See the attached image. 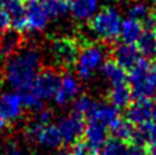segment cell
<instances>
[{"instance_id": "6da1fadb", "label": "cell", "mask_w": 156, "mask_h": 155, "mask_svg": "<svg viewBox=\"0 0 156 155\" xmlns=\"http://www.w3.org/2000/svg\"><path fill=\"white\" fill-rule=\"evenodd\" d=\"M41 70V54L34 45H22L4 63V79L20 93L30 89Z\"/></svg>"}, {"instance_id": "7a4b0ae2", "label": "cell", "mask_w": 156, "mask_h": 155, "mask_svg": "<svg viewBox=\"0 0 156 155\" xmlns=\"http://www.w3.org/2000/svg\"><path fill=\"white\" fill-rule=\"evenodd\" d=\"M112 45L107 43H94L90 40H80V52L75 66L76 74L80 79H89L94 75L98 67H102L106 54L110 53Z\"/></svg>"}, {"instance_id": "3957f363", "label": "cell", "mask_w": 156, "mask_h": 155, "mask_svg": "<svg viewBox=\"0 0 156 155\" xmlns=\"http://www.w3.org/2000/svg\"><path fill=\"white\" fill-rule=\"evenodd\" d=\"M80 52V40L76 38L62 35L51 39L49 54L54 63V67L65 73H70L75 69Z\"/></svg>"}, {"instance_id": "277c9868", "label": "cell", "mask_w": 156, "mask_h": 155, "mask_svg": "<svg viewBox=\"0 0 156 155\" xmlns=\"http://www.w3.org/2000/svg\"><path fill=\"white\" fill-rule=\"evenodd\" d=\"M88 26L105 43H114L120 36V16L112 7L102 8L97 14L89 18Z\"/></svg>"}, {"instance_id": "5b68a950", "label": "cell", "mask_w": 156, "mask_h": 155, "mask_svg": "<svg viewBox=\"0 0 156 155\" xmlns=\"http://www.w3.org/2000/svg\"><path fill=\"white\" fill-rule=\"evenodd\" d=\"M152 62L151 59L141 58V61L128 71V84L132 89V96L134 99L152 98L156 91L151 78Z\"/></svg>"}, {"instance_id": "8992f818", "label": "cell", "mask_w": 156, "mask_h": 155, "mask_svg": "<svg viewBox=\"0 0 156 155\" xmlns=\"http://www.w3.org/2000/svg\"><path fill=\"white\" fill-rule=\"evenodd\" d=\"M61 80H62L61 70L55 67L41 69L40 73L36 76L34 84L31 85L30 91L37 98H40L41 101L54 98L55 93H57L58 88L61 85Z\"/></svg>"}, {"instance_id": "52a82bcc", "label": "cell", "mask_w": 156, "mask_h": 155, "mask_svg": "<svg viewBox=\"0 0 156 155\" xmlns=\"http://www.w3.org/2000/svg\"><path fill=\"white\" fill-rule=\"evenodd\" d=\"M85 127H87L85 116L77 114L75 111H71L70 114L65 115L59 120V124H58V128L63 138V143L72 145L77 140L83 138L85 132Z\"/></svg>"}, {"instance_id": "ba28073f", "label": "cell", "mask_w": 156, "mask_h": 155, "mask_svg": "<svg viewBox=\"0 0 156 155\" xmlns=\"http://www.w3.org/2000/svg\"><path fill=\"white\" fill-rule=\"evenodd\" d=\"M155 114V102L152 98L146 99H136L126 107L125 118L130 121L133 125H142L154 121Z\"/></svg>"}, {"instance_id": "9c48e42d", "label": "cell", "mask_w": 156, "mask_h": 155, "mask_svg": "<svg viewBox=\"0 0 156 155\" xmlns=\"http://www.w3.org/2000/svg\"><path fill=\"white\" fill-rule=\"evenodd\" d=\"M110 58H112L126 73L130 71L141 61L142 56L136 44H115L110 49Z\"/></svg>"}, {"instance_id": "30bf717a", "label": "cell", "mask_w": 156, "mask_h": 155, "mask_svg": "<svg viewBox=\"0 0 156 155\" xmlns=\"http://www.w3.org/2000/svg\"><path fill=\"white\" fill-rule=\"evenodd\" d=\"M25 2V16L27 30L40 31L48 23L49 16L41 0H23Z\"/></svg>"}, {"instance_id": "8fae6325", "label": "cell", "mask_w": 156, "mask_h": 155, "mask_svg": "<svg viewBox=\"0 0 156 155\" xmlns=\"http://www.w3.org/2000/svg\"><path fill=\"white\" fill-rule=\"evenodd\" d=\"M23 109L25 106L23 101H22V96L18 92L5 93L0 98V111L3 113L8 121L18 120L22 116Z\"/></svg>"}, {"instance_id": "7c38bea8", "label": "cell", "mask_w": 156, "mask_h": 155, "mask_svg": "<svg viewBox=\"0 0 156 155\" xmlns=\"http://www.w3.org/2000/svg\"><path fill=\"white\" fill-rule=\"evenodd\" d=\"M80 85L76 78L70 73H65L62 74V80H61V85L54 96V101L59 106H66L69 102L74 101L77 97Z\"/></svg>"}, {"instance_id": "4fadbf2b", "label": "cell", "mask_w": 156, "mask_h": 155, "mask_svg": "<svg viewBox=\"0 0 156 155\" xmlns=\"http://www.w3.org/2000/svg\"><path fill=\"white\" fill-rule=\"evenodd\" d=\"M87 118L88 121L101 124L106 127V128H108L119 118V109L115 107L114 105H111L110 102H101V103L96 102L93 110L89 113Z\"/></svg>"}, {"instance_id": "5bb4252c", "label": "cell", "mask_w": 156, "mask_h": 155, "mask_svg": "<svg viewBox=\"0 0 156 155\" xmlns=\"http://www.w3.org/2000/svg\"><path fill=\"white\" fill-rule=\"evenodd\" d=\"M107 129L108 128H106V127L97 123H92V121H88V124L85 127L84 140L97 154L102 150V147L106 145V142L108 140Z\"/></svg>"}, {"instance_id": "9a60e30c", "label": "cell", "mask_w": 156, "mask_h": 155, "mask_svg": "<svg viewBox=\"0 0 156 155\" xmlns=\"http://www.w3.org/2000/svg\"><path fill=\"white\" fill-rule=\"evenodd\" d=\"M144 30V22L141 20L128 17L121 22L120 29V39L125 44H136L138 39L141 38L142 32Z\"/></svg>"}, {"instance_id": "2e32d148", "label": "cell", "mask_w": 156, "mask_h": 155, "mask_svg": "<svg viewBox=\"0 0 156 155\" xmlns=\"http://www.w3.org/2000/svg\"><path fill=\"white\" fill-rule=\"evenodd\" d=\"M132 98V89L126 81L111 85L107 93V102L114 105L118 109H126L130 105Z\"/></svg>"}, {"instance_id": "e0dca14e", "label": "cell", "mask_w": 156, "mask_h": 155, "mask_svg": "<svg viewBox=\"0 0 156 155\" xmlns=\"http://www.w3.org/2000/svg\"><path fill=\"white\" fill-rule=\"evenodd\" d=\"M22 47L21 32L14 29H8L0 34V56L8 58Z\"/></svg>"}, {"instance_id": "ac0fdd59", "label": "cell", "mask_w": 156, "mask_h": 155, "mask_svg": "<svg viewBox=\"0 0 156 155\" xmlns=\"http://www.w3.org/2000/svg\"><path fill=\"white\" fill-rule=\"evenodd\" d=\"M139 53L143 58L152 59L156 57V30L152 27L144 26L141 38L136 43Z\"/></svg>"}, {"instance_id": "d6986e66", "label": "cell", "mask_w": 156, "mask_h": 155, "mask_svg": "<svg viewBox=\"0 0 156 155\" xmlns=\"http://www.w3.org/2000/svg\"><path fill=\"white\" fill-rule=\"evenodd\" d=\"M136 125H133L126 118H119L116 119L112 124L108 127V132L112 136V138H116L119 141L130 143L133 133H134Z\"/></svg>"}, {"instance_id": "ffe728a7", "label": "cell", "mask_w": 156, "mask_h": 155, "mask_svg": "<svg viewBox=\"0 0 156 155\" xmlns=\"http://www.w3.org/2000/svg\"><path fill=\"white\" fill-rule=\"evenodd\" d=\"M102 74L105 75V78L110 81L111 85H115V84H120V83H125L128 80V73L119 66L118 63L115 62L112 58H108L106 59L102 67H101Z\"/></svg>"}, {"instance_id": "44dd1931", "label": "cell", "mask_w": 156, "mask_h": 155, "mask_svg": "<svg viewBox=\"0 0 156 155\" xmlns=\"http://www.w3.org/2000/svg\"><path fill=\"white\" fill-rule=\"evenodd\" d=\"M70 10L77 20H89L97 9L98 0H69Z\"/></svg>"}, {"instance_id": "7402d4cb", "label": "cell", "mask_w": 156, "mask_h": 155, "mask_svg": "<svg viewBox=\"0 0 156 155\" xmlns=\"http://www.w3.org/2000/svg\"><path fill=\"white\" fill-rule=\"evenodd\" d=\"M49 17H59L70 10L69 0H41Z\"/></svg>"}, {"instance_id": "603a6c76", "label": "cell", "mask_w": 156, "mask_h": 155, "mask_svg": "<svg viewBox=\"0 0 156 155\" xmlns=\"http://www.w3.org/2000/svg\"><path fill=\"white\" fill-rule=\"evenodd\" d=\"M94 105H96V102H94V99L90 96L81 95L72 101V111H75L83 116H88L89 113L93 110Z\"/></svg>"}, {"instance_id": "cb8c5ba5", "label": "cell", "mask_w": 156, "mask_h": 155, "mask_svg": "<svg viewBox=\"0 0 156 155\" xmlns=\"http://www.w3.org/2000/svg\"><path fill=\"white\" fill-rule=\"evenodd\" d=\"M71 153L72 155H97V153L88 145V142L84 138H80L76 142L71 145Z\"/></svg>"}, {"instance_id": "d4e9b609", "label": "cell", "mask_w": 156, "mask_h": 155, "mask_svg": "<svg viewBox=\"0 0 156 155\" xmlns=\"http://www.w3.org/2000/svg\"><path fill=\"white\" fill-rule=\"evenodd\" d=\"M128 13H129V17H133V18L143 21L144 18L148 17L150 10H148V8L143 3H134V4H132L129 7Z\"/></svg>"}, {"instance_id": "484cf974", "label": "cell", "mask_w": 156, "mask_h": 155, "mask_svg": "<svg viewBox=\"0 0 156 155\" xmlns=\"http://www.w3.org/2000/svg\"><path fill=\"white\" fill-rule=\"evenodd\" d=\"M52 118H53V111L51 109H45V107H44L43 110H40V111L36 113L35 120L37 121L39 124L45 125V124H51Z\"/></svg>"}, {"instance_id": "4316f807", "label": "cell", "mask_w": 156, "mask_h": 155, "mask_svg": "<svg viewBox=\"0 0 156 155\" xmlns=\"http://www.w3.org/2000/svg\"><path fill=\"white\" fill-rule=\"evenodd\" d=\"M121 155H148V154H147V149L133 145V143H126Z\"/></svg>"}, {"instance_id": "83f0119b", "label": "cell", "mask_w": 156, "mask_h": 155, "mask_svg": "<svg viewBox=\"0 0 156 155\" xmlns=\"http://www.w3.org/2000/svg\"><path fill=\"white\" fill-rule=\"evenodd\" d=\"M144 26H148V27H152V29L156 30V8L150 10L148 13V17L146 18V25Z\"/></svg>"}, {"instance_id": "f1b7e54d", "label": "cell", "mask_w": 156, "mask_h": 155, "mask_svg": "<svg viewBox=\"0 0 156 155\" xmlns=\"http://www.w3.org/2000/svg\"><path fill=\"white\" fill-rule=\"evenodd\" d=\"M4 155H22V154H21V151L18 150V149L16 147V145L10 143V145L7 147V150H5Z\"/></svg>"}, {"instance_id": "f546056e", "label": "cell", "mask_w": 156, "mask_h": 155, "mask_svg": "<svg viewBox=\"0 0 156 155\" xmlns=\"http://www.w3.org/2000/svg\"><path fill=\"white\" fill-rule=\"evenodd\" d=\"M7 125H8V120L5 119V116L3 115V113L0 111V131H3L7 128Z\"/></svg>"}, {"instance_id": "4dcf8cb0", "label": "cell", "mask_w": 156, "mask_h": 155, "mask_svg": "<svg viewBox=\"0 0 156 155\" xmlns=\"http://www.w3.org/2000/svg\"><path fill=\"white\" fill-rule=\"evenodd\" d=\"M151 78L154 84L156 85V63H152V69H151Z\"/></svg>"}, {"instance_id": "1f68e13d", "label": "cell", "mask_w": 156, "mask_h": 155, "mask_svg": "<svg viewBox=\"0 0 156 155\" xmlns=\"http://www.w3.org/2000/svg\"><path fill=\"white\" fill-rule=\"evenodd\" d=\"M54 155H72V153L69 151V150H65V149H63V150H58Z\"/></svg>"}, {"instance_id": "d6a6232c", "label": "cell", "mask_w": 156, "mask_h": 155, "mask_svg": "<svg viewBox=\"0 0 156 155\" xmlns=\"http://www.w3.org/2000/svg\"><path fill=\"white\" fill-rule=\"evenodd\" d=\"M2 96H3L2 95V87H0V98H2Z\"/></svg>"}, {"instance_id": "836d02e7", "label": "cell", "mask_w": 156, "mask_h": 155, "mask_svg": "<svg viewBox=\"0 0 156 155\" xmlns=\"http://www.w3.org/2000/svg\"><path fill=\"white\" fill-rule=\"evenodd\" d=\"M26 155H32V154H26Z\"/></svg>"}, {"instance_id": "e575fe53", "label": "cell", "mask_w": 156, "mask_h": 155, "mask_svg": "<svg viewBox=\"0 0 156 155\" xmlns=\"http://www.w3.org/2000/svg\"><path fill=\"white\" fill-rule=\"evenodd\" d=\"M155 4H156V0H155Z\"/></svg>"}]
</instances>
